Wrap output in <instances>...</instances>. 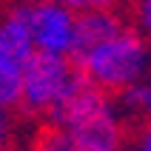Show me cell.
I'll list each match as a JSON object with an SVG mask.
<instances>
[{"mask_svg":"<svg viewBox=\"0 0 151 151\" xmlns=\"http://www.w3.org/2000/svg\"><path fill=\"white\" fill-rule=\"evenodd\" d=\"M77 151H120L126 140V120L109 94L83 83L77 94L51 120Z\"/></svg>","mask_w":151,"mask_h":151,"instance_id":"6da1fadb","label":"cell"},{"mask_svg":"<svg viewBox=\"0 0 151 151\" xmlns=\"http://www.w3.org/2000/svg\"><path fill=\"white\" fill-rule=\"evenodd\" d=\"M151 66V49L143 34L126 26L111 40L77 57V71L86 83L103 94H120L128 86L145 80Z\"/></svg>","mask_w":151,"mask_h":151,"instance_id":"7a4b0ae2","label":"cell"},{"mask_svg":"<svg viewBox=\"0 0 151 151\" xmlns=\"http://www.w3.org/2000/svg\"><path fill=\"white\" fill-rule=\"evenodd\" d=\"M86 80L80 77L77 66L68 57H49L34 54L23 66V91H20V109L26 114L40 117H57V111L77 94Z\"/></svg>","mask_w":151,"mask_h":151,"instance_id":"3957f363","label":"cell"},{"mask_svg":"<svg viewBox=\"0 0 151 151\" xmlns=\"http://www.w3.org/2000/svg\"><path fill=\"white\" fill-rule=\"evenodd\" d=\"M26 23L32 32V43L37 54L49 57H71L74 54V26L77 14L68 3H26Z\"/></svg>","mask_w":151,"mask_h":151,"instance_id":"277c9868","label":"cell"},{"mask_svg":"<svg viewBox=\"0 0 151 151\" xmlns=\"http://www.w3.org/2000/svg\"><path fill=\"white\" fill-rule=\"evenodd\" d=\"M71 12L77 14L74 26V54L71 57H83L86 51L97 49L100 43L111 40L114 34L126 29L123 17L109 6V3H68Z\"/></svg>","mask_w":151,"mask_h":151,"instance_id":"5b68a950","label":"cell"},{"mask_svg":"<svg viewBox=\"0 0 151 151\" xmlns=\"http://www.w3.org/2000/svg\"><path fill=\"white\" fill-rule=\"evenodd\" d=\"M34 54L37 51H34L32 32L26 23V12L23 6H14L0 17V60L14 68H23Z\"/></svg>","mask_w":151,"mask_h":151,"instance_id":"8992f818","label":"cell"},{"mask_svg":"<svg viewBox=\"0 0 151 151\" xmlns=\"http://www.w3.org/2000/svg\"><path fill=\"white\" fill-rule=\"evenodd\" d=\"M117 111H120V117L128 120V123L148 126L151 123V80L148 77L117 94Z\"/></svg>","mask_w":151,"mask_h":151,"instance_id":"52a82bcc","label":"cell"},{"mask_svg":"<svg viewBox=\"0 0 151 151\" xmlns=\"http://www.w3.org/2000/svg\"><path fill=\"white\" fill-rule=\"evenodd\" d=\"M20 91H23V68H14L0 60V111L20 109Z\"/></svg>","mask_w":151,"mask_h":151,"instance_id":"ba28073f","label":"cell"},{"mask_svg":"<svg viewBox=\"0 0 151 151\" xmlns=\"http://www.w3.org/2000/svg\"><path fill=\"white\" fill-rule=\"evenodd\" d=\"M34 151H77L74 145L68 143V137L57 128H49V131H43L40 140L34 143Z\"/></svg>","mask_w":151,"mask_h":151,"instance_id":"9c48e42d","label":"cell"},{"mask_svg":"<svg viewBox=\"0 0 151 151\" xmlns=\"http://www.w3.org/2000/svg\"><path fill=\"white\" fill-rule=\"evenodd\" d=\"M134 29L143 37H151V0H143L134 6Z\"/></svg>","mask_w":151,"mask_h":151,"instance_id":"30bf717a","label":"cell"},{"mask_svg":"<svg viewBox=\"0 0 151 151\" xmlns=\"http://www.w3.org/2000/svg\"><path fill=\"white\" fill-rule=\"evenodd\" d=\"M12 137H14V117L12 111H0V148H9Z\"/></svg>","mask_w":151,"mask_h":151,"instance_id":"8fae6325","label":"cell"},{"mask_svg":"<svg viewBox=\"0 0 151 151\" xmlns=\"http://www.w3.org/2000/svg\"><path fill=\"white\" fill-rule=\"evenodd\" d=\"M137 151H151V123L140 128V137H137Z\"/></svg>","mask_w":151,"mask_h":151,"instance_id":"7c38bea8","label":"cell"},{"mask_svg":"<svg viewBox=\"0 0 151 151\" xmlns=\"http://www.w3.org/2000/svg\"><path fill=\"white\" fill-rule=\"evenodd\" d=\"M0 151H12V145H9V148H0Z\"/></svg>","mask_w":151,"mask_h":151,"instance_id":"4fadbf2b","label":"cell"}]
</instances>
